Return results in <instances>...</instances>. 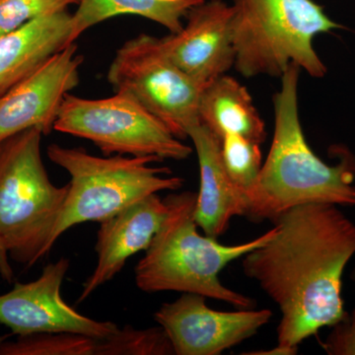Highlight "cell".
<instances>
[{"mask_svg":"<svg viewBox=\"0 0 355 355\" xmlns=\"http://www.w3.org/2000/svg\"><path fill=\"white\" fill-rule=\"evenodd\" d=\"M53 130L94 144L105 156L128 155L186 160L191 147L164 123L123 93L104 99L65 96Z\"/></svg>","mask_w":355,"mask_h":355,"instance_id":"52a82bcc","label":"cell"},{"mask_svg":"<svg viewBox=\"0 0 355 355\" xmlns=\"http://www.w3.org/2000/svg\"><path fill=\"white\" fill-rule=\"evenodd\" d=\"M232 8L223 0H203L184 18L179 32L160 40L167 57L202 85L234 67Z\"/></svg>","mask_w":355,"mask_h":355,"instance_id":"7c38bea8","label":"cell"},{"mask_svg":"<svg viewBox=\"0 0 355 355\" xmlns=\"http://www.w3.org/2000/svg\"><path fill=\"white\" fill-rule=\"evenodd\" d=\"M260 146L233 133L226 135L221 139L224 168L233 183L246 195L248 202L256 188L263 167Z\"/></svg>","mask_w":355,"mask_h":355,"instance_id":"d6986e66","label":"cell"},{"mask_svg":"<svg viewBox=\"0 0 355 355\" xmlns=\"http://www.w3.org/2000/svg\"><path fill=\"white\" fill-rule=\"evenodd\" d=\"M207 297L182 293L154 314L176 355H218L252 338L270 321L268 309L224 312L211 309Z\"/></svg>","mask_w":355,"mask_h":355,"instance_id":"30bf717a","label":"cell"},{"mask_svg":"<svg viewBox=\"0 0 355 355\" xmlns=\"http://www.w3.org/2000/svg\"><path fill=\"white\" fill-rule=\"evenodd\" d=\"M71 16L62 9L0 37V98L69 46Z\"/></svg>","mask_w":355,"mask_h":355,"instance_id":"9a60e30c","label":"cell"},{"mask_svg":"<svg viewBox=\"0 0 355 355\" xmlns=\"http://www.w3.org/2000/svg\"><path fill=\"white\" fill-rule=\"evenodd\" d=\"M83 62L76 44H70L2 96L0 141L34 128L50 135L65 96L80 81Z\"/></svg>","mask_w":355,"mask_h":355,"instance_id":"8fae6325","label":"cell"},{"mask_svg":"<svg viewBox=\"0 0 355 355\" xmlns=\"http://www.w3.org/2000/svg\"><path fill=\"white\" fill-rule=\"evenodd\" d=\"M273 222L272 237L243 257L242 270L279 308L277 347L292 355L347 314L343 277L355 254V223L327 203L293 207Z\"/></svg>","mask_w":355,"mask_h":355,"instance_id":"6da1fadb","label":"cell"},{"mask_svg":"<svg viewBox=\"0 0 355 355\" xmlns=\"http://www.w3.org/2000/svg\"><path fill=\"white\" fill-rule=\"evenodd\" d=\"M172 354V343L160 326L141 330L125 326L96 343L95 355Z\"/></svg>","mask_w":355,"mask_h":355,"instance_id":"ffe728a7","label":"cell"},{"mask_svg":"<svg viewBox=\"0 0 355 355\" xmlns=\"http://www.w3.org/2000/svg\"><path fill=\"white\" fill-rule=\"evenodd\" d=\"M53 164L69 173L70 181L60 216L49 242V252L69 229L84 222L106 220L142 198L160 191H176L184 179L167 167H155L157 157L92 155L83 148L58 144L48 147Z\"/></svg>","mask_w":355,"mask_h":355,"instance_id":"8992f818","label":"cell"},{"mask_svg":"<svg viewBox=\"0 0 355 355\" xmlns=\"http://www.w3.org/2000/svg\"><path fill=\"white\" fill-rule=\"evenodd\" d=\"M97 338L74 333H43L0 340V355H95Z\"/></svg>","mask_w":355,"mask_h":355,"instance_id":"ac0fdd59","label":"cell"},{"mask_svg":"<svg viewBox=\"0 0 355 355\" xmlns=\"http://www.w3.org/2000/svg\"><path fill=\"white\" fill-rule=\"evenodd\" d=\"M331 328L322 345L324 352L330 355H355V307Z\"/></svg>","mask_w":355,"mask_h":355,"instance_id":"7402d4cb","label":"cell"},{"mask_svg":"<svg viewBox=\"0 0 355 355\" xmlns=\"http://www.w3.org/2000/svg\"><path fill=\"white\" fill-rule=\"evenodd\" d=\"M301 69L291 64L273 96L272 146L250 198L249 216L275 220L287 210L312 203L355 205V156L338 147L336 164H328L306 140L298 108Z\"/></svg>","mask_w":355,"mask_h":355,"instance_id":"7a4b0ae2","label":"cell"},{"mask_svg":"<svg viewBox=\"0 0 355 355\" xmlns=\"http://www.w3.org/2000/svg\"><path fill=\"white\" fill-rule=\"evenodd\" d=\"M200 165V186L197 193L195 219L209 237H220L231 219L249 214L246 195L228 176L221 157V139L202 123L189 132Z\"/></svg>","mask_w":355,"mask_h":355,"instance_id":"5bb4252c","label":"cell"},{"mask_svg":"<svg viewBox=\"0 0 355 355\" xmlns=\"http://www.w3.org/2000/svg\"><path fill=\"white\" fill-rule=\"evenodd\" d=\"M108 81L114 93L127 94L184 140L200 123L202 85L167 57L160 40L140 34L116 51Z\"/></svg>","mask_w":355,"mask_h":355,"instance_id":"ba28073f","label":"cell"},{"mask_svg":"<svg viewBox=\"0 0 355 355\" xmlns=\"http://www.w3.org/2000/svg\"><path fill=\"white\" fill-rule=\"evenodd\" d=\"M352 282H354V286H355V268H354V270H352Z\"/></svg>","mask_w":355,"mask_h":355,"instance_id":"cb8c5ba5","label":"cell"},{"mask_svg":"<svg viewBox=\"0 0 355 355\" xmlns=\"http://www.w3.org/2000/svg\"><path fill=\"white\" fill-rule=\"evenodd\" d=\"M200 119L220 139L233 133L256 144L265 142V121L252 96L245 86L227 74L217 77L203 89Z\"/></svg>","mask_w":355,"mask_h":355,"instance_id":"2e32d148","label":"cell"},{"mask_svg":"<svg viewBox=\"0 0 355 355\" xmlns=\"http://www.w3.org/2000/svg\"><path fill=\"white\" fill-rule=\"evenodd\" d=\"M8 254L0 244V275L6 282H11L13 279V270L9 265Z\"/></svg>","mask_w":355,"mask_h":355,"instance_id":"603a6c76","label":"cell"},{"mask_svg":"<svg viewBox=\"0 0 355 355\" xmlns=\"http://www.w3.org/2000/svg\"><path fill=\"white\" fill-rule=\"evenodd\" d=\"M72 4V0H0V37L46 14L67 9Z\"/></svg>","mask_w":355,"mask_h":355,"instance_id":"44dd1931","label":"cell"},{"mask_svg":"<svg viewBox=\"0 0 355 355\" xmlns=\"http://www.w3.org/2000/svg\"><path fill=\"white\" fill-rule=\"evenodd\" d=\"M234 69L243 77H282L291 64L313 78L328 73L313 46L317 36L342 29L313 0H233Z\"/></svg>","mask_w":355,"mask_h":355,"instance_id":"277c9868","label":"cell"},{"mask_svg":"<svg viewBox=\"0 0 355 355\" xmlns=\"http://www.w3.org/2000/svg\"><path fill=\"white\" fill-rule=\"evenodd\" d=\"M164 202V221L135 268L139 291L198 294L238 309H252L253 299L223 286L219 273L270 239L275 227L251 241L227 246L198 232L195 219L197 193H170Z\"/></svg>","mask_w":355,"mask_h":355,"instance_id":"3957f363","label":"cell"},{"mask_svg":"<svg viewBox=\"0 0 355 355\" xmlns=\"http://www.w3.org/2000/svg\"><path fill=\"white\" fill-rule=\"evenodd\" d=\"M166 214L164 200L153 193L100 222L95 245L97 265L84 282L77 302H83L99 287L111 282L133 254L146 251Z\"/></svg>","mask_w":355,"mask_h":355,"instance_id":"4fadbf2b","label":"cell"},{"mask_svg":"<svg viewBox=\"0 0 355 355\" xmlns=\"http://www.w3.org/2000/svg\"><path fill=\"white\" fill-rule=\"evenodd\" d=\"M69 259L60 258L43 268L38 279L17 282L12 291L0 295V324L14 336L55 331L104 338L118 330L111 321L84 316L64 300L62 286L69 272Z\"/></svg>","mask_w":355,"mask_h":355,"instance_id":"9c48e42d","label":"cell"},{"mask_svg":"<svg viewBox=\"0 0 355 355\" xmlns=\"http://www.w3.org/2000/svg\"><path fill=\"white\" fill-rule=\"evenodd\" d=\"M203 0H80L71 16L69 44L90 28L121 15L153 21L175 34L182 29L187 14Z\"/></svg>","mask_w":355,"mask_h":355,"instance_id":"e0dca14e","label":"cell"},{"mask_svg":"<svg viewBox=\"0 0 355 355\" xmlns=\"http://www.w3.org/2000/svg\"><path fill=\"white\" fill-rule=\"evenodd\" d=\"M72 1H73V4H76V6H77V4H78V2L80 1V0H72Z\"/></svg>","mask_w":355,"mask_h":355,"instance_id":"d4e9b609","label":"cell"},{"mask_svg":"<svg viewBox=\"0 0 355 355\" xmlns=\"http://www.w3.org/2000/svg\"><path fill=\"white\" fill-rule=\"evenodd\" d=\"M39 128L0 141V244L29 268L46 256L69 184L51 183L42 157Z\"/></svg>","mask_w":355,"mask_h":355,"instance_id":"5b68a950","label":"cell"}]
</instances>
